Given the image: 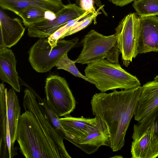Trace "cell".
<instances>
[{"instance_id":"1","label":"cell","mask_w":158,"mask_h":158,"mask_svg":"<svg viewBox=\"0 0 158 158\" xmlns=\"http://www.w3.org/2000/svg\"><path fill=\"white\" fill-rule=\"evenodd\" d=\"M16 140L26 158H71L58 133L29 89L24 90Z\"/></svg>"},{"instance_id":"2","label":"cell","mask_w":158,"mask_h":158,"mask_svg":"<svg viewBox=\"0 0 158 158\" xmlns=\"http://www.w3.org/2000/svg\"><path fill=\"white\" fill-rule=\"evenodd\" d=\"M140 86L120 91L96 93L91 101L93 114L109 139L112 151L121 149L126 134L134 116L140 94Z\"/></svg>"},{"instance_id":"3","label":"cell","mask_w":158,"mask_h":158,"mask_svg":"<svg viewBox=\"0 0 158 158\" xmlns=\"http://www.w3.org/2000/svg\"><path fill=\"white\" fill-rule=\"evenodd\" d=\"M85 74L102 92L117 89H128L141 86L137 78L123 69L119 64L105 59L87 64Z\"/></svg>"},{"instance_id":"4","label":"cell","mask_w":158,"mask_h":158,"mask_svg":"<svg viewBox=\"0 0 158 158\" xmlns=\"http://www.w3.org/2000/svg\"><path fill=\"white\" fill-rule=\"evenodd\" d=\"M81 44L83 48L77 58L74 60L75 63L88 64L105 59L119 64L118 57L121 53L117 47L115 33L105 35L92 29L83 37Z\"/></svg>"},{"instance_id":"5","label":"cell","mask_w":158,"mask_h":158,"mask_svg":"<svg viewBox=\"0 0 158 158\" xmlns=\"http://www.w3.org/2000/svg\"><path fill=\"white\" fill-rule=\"evenodd\" d=\"M79 39L58 40L52 48L48 38L40 39L30 48L29 60L33 68L40 73L50 71L59 60L71 49L79 46Z\"/></svg>"},{"instance_id":"6","label":"cell","mask_w":158,"mask_h":158,"mask_svg":"<svg viewBox=\"0 0 158 158\" xmlns=\"http://www.w3.org/2000/svg\"><path fill=\"white\" fill-rule=\"evenodd\" d=\"M154 109L134 125L131 152L132 158L158 157V133Z\"/></svg>"},{"instance_id":"7","label":"cell","mask_w":158,"mask_h":158,"mask_svg":"<svg viewBox=\"0 0 158 158\" xmlns=\"http://www.w3.org/2000/svg\"><path fill=\"white\" fill-rule=\"evenodd\" d=\"M44 88L46 99L58 117L69 115L74 110L76 101L64 78L50 75L46 79Z\"/></svg>"},{"instance_id":"8","label":"cell","mask_w":158,"mask_h":158,"mask_svg":"<svg viewBox=\"0 0 158 158\" xmlns=\"http://www.w3.org/2000/svg\"><path fill=\"white\" fill-rule=\"evenodd\" d=\"M139 17L135 13L125 16L115 29L117 47L123 64L127 67L137 55V49Z\"/></svg>"},{"instance_id":"9","label":"cell","mask_w":158,"mask_h":158,"mask_svg":"<svg viewBox=\"0 0 158 158\" xmlns=\"http://www.w3.org/2000/svg\"><path fill=\"white\" fill-rule=\"evenodd\" d=\"M86 11L75 3L64 5L52 19L44 20L27 27L30 37L48 38L69 22L82 15Z\"/></svg>"},{"instance_id":"10","label":"cell","mask_w":158,"mask_h":158,"mask_svg":"<svg viewBox=\"0 0 158 158\" xmlns=\"http://www.w3.org/2000/svg\"><path fill=\"white\" fill-rule=\"evenodd\" d=\"M158 52V17H139L137 53Z\"/></svg>"},{"instance_id":"11","label":"cell","mask_w":158,"mask_h":158,"mask_svg":"<svg viewBox=\"0 0 158 158\" xmlns=\"http://www.w3.org/2000/svg\"><path fill=\"white\" fill-rule=\"evenodd\" d=\"M61 125L66 132L68 141L76 146L96 127V118L72 117L70 115L59 118Z\"/></svg>"},{"instance_id":"12","label":"cell","mask_w":158,"mask_h":158,"mask_svg":"<svg viewBox=\"0 0 158 158\" xmlns=\"http://www.w3.org/2000/svg\"><path fill=\"white\" fill-rule=\"evenodd\" d=\"M7 89L3 83L0 85V158H12L18 153L12 146L7 115Z\"/></svg>"},{"instance_id":"13","label":"cell","mask_w":158,"mask_h":158,"mask_svg":"<svg viewBox=\"0 0 158 158\" xmlns=\"http://www.w3.org/2000/svg\"><path fill=\"white\" fill-rule=\"evenodd\" d=\"M0 23V48H9L20 40L24 34L25 28L19 18H11L1 9Z\"/></svg>"},{"instance_id":"14","label":"cell","mask_w":158,"mask_h":158,"mask_svg":"<svg viewBox=\"0 0 158 158\" xmlns=\"http://www.w3.org/2000/svg\"><path fill=\"white\" fill-rule=\"evenodd\" d=\"M64 5L61 0H0V6L2 9L11 11L17 15L23 9L31 7L56 14Z\"/></svg>"},{"instance_id":"15","label":"cell","mask_w":158,"mask_h":158,"mask_svg":"<svg viewBox=\"0 0 158 158\" xmlns=\"http://www.w3.org/2000/svg\"><path fill=\"white\" fill-rule=\"evenodd\" d=\"M158 106V82L153 81L141 87L134 114L135 120L138 121Z\"/></svg>"},{"instance_id":"16","label":"cell","mask_w":158,"mask_h":158,"mask_svg":"<svg viewBox=\"0 0 158 158\" xmlns=\"http://www.w3.org/2000/svg\"><path fill=\"white\" fill-rule=\"evenodd\" d=\"M16 60L12 51L7 48H0V78L8 83L15 91L20 92V86L16 69Z\"/></svg>"},{"instance_id":"17","label":"cell","mask_w":158,"mask_h":158,"mask_svg":"<svg viewBox=\"0 0 158 158\" xmlns=\"http://www.w3.org/2000/svg\"><path fill=\"white\" fill-rule=\"evenodd\" d=\"M15 90L9 89L7 92V115L11 145H14L16 139L18 124L21 115V108L19 100Z\"/></svg>"},{"instance_id":"18","label":"cell","mask_w":158,"mask_h":158,"mask_svg":"<svg viewBox=\"0 0 158 158\" xmlns=\"http://www.w3.org/2000/svg\"><path fill=\"white\" fill-rule=\"evenodd\" d=\"M102 146H109V139L98 122L95 128L76 146L86 153L90 155L95 152Z\"/></svg>"},{"instance_id":"19","label":"cell","mask_w":158,"mask_h":158,"mask_svg":"<svg viewBox=\"0 0 158 158\" xmlns=\"http://www.w3.org/2000/svg\"><path fill=\"white\" fill-rule=\"evenodd\" d=\"M51 13L39 7H31L23 9L17 15L22 18L23 24L27 27L45 19H48Z\"/></svg>"},{"instance_id":"20","label":"cell","mask_w":158,"mask_h":158,"mask_svg":"<svg viewBox=\"0 0 158 158\" xmlns=\"http://www.w3.org/2000/svg\"><path fill=\"white\" fill-rule=\"evenodd\" d=\"M29 89L36 97L39 106L42 108L55 129L64 139L68 140V138L65 131L62 127L59 121V117L56 114L48 104L45 98L42 99L35 91Z\"/></svg>"},{"instance_id":"21","label":"cell","mask_w":158,"mask_h":158,"mask_svg":"<svg viewBox=\"0 0 158 158\" xmlns=\"http://www.w3.org/2000/svg\"><path fill=\"white\" fill-rule=\"evenodd\" d=\"M132 6L139 17L158 15V0H135Z\"/></svg>"},{"instance_id":"22","label":"cell","mask_w":158,"mask_h":158,"mask_svg":"<svg viewBox=\"0 0 158 158\" xmlns=\"http://www.w3.org/2000/svg\"><path fill=\"white\" fill-rule=\"evenodd\" d=\"M67 53L64 54L57 61L55 66L57 69H63L66 71L73 76L81 78L89 83L94 84L93 81L82 74L78 70L75 65L74 60L69 59Z\"/></svg>"},{"instance_id":"23","label":"cell","mask_w":158,"mask_h":158,"mask_svg":"<svg viewBox=\"0 0 158 158\" xmlns=\"http://www.w3.org/2000/svg\"><path fill=\"white\" fill-rule=\"evenodd\" d=\"M92 13L89 11H86L81 16L75 19L69 21L61 27L53 34L48 38V40L52 48L56 46L57 42L69 31L70 27L81 19H82Z\"/></svg>"},{"instance_id":"24","label":"cell","mask_w":158,"mask_h":158,"mask_svg":"<svg viewBox=\"0 0 158 158\" xmlns=\"http://www.w3.org/2000/svg\"><path fill=\"white\" fill-rule=\"evenodd\" d=\"M100 10H101V9L99 8L96 13L91 14L81 20L77 22L70 27L60 40L81 31L91 24L93 20L95 21L97 16L101 13V12H100Z\"/></svg>"},{"instance_id":"25","label":"cell","mask_w":158,"mask_h":158,"mask_svg":"<svg viewBox=\"0 0 158 158\" xmlns=\"http://www.w3.org/2000/svg\"><path fill=\"white\" fill-rule=\"evenodd\" d=\"M93 0H81L79 6L86 11H89L93 14L97 12L94 6Z\"/></svg>"},{"instance_id":"26","label":"cell","mask_w":158,"mask_h":158,"mask_svg":"<svg viewBox=\"0 0 158 158\" xmlns=\"http://www.w3.org/2000/svg\"><path fill=\"white\" fill-rule=\"evenodd\" d=\"M135 0H109L116 6L122 7L133 2Z\"/></svg>"},{"instance_id":"27","label":"cell","mask_w":158,"mask_h":158,"mask_svg":"<svg viewBox=\"0 0 158 158\" xmlns=\"http://www.w3.org/2000/svg\"><path fill=\"white\" fill-rule=\"evenodd\" d=\"M81 0H75V2L76 4L79 6L80 2L81 1ZM93 0L94 2V3H95L98 7L101 9V10L102 11V12L104 14V15L105 16H107V14L103 8V6L104 5L102 4V2L101 1V0Z\"/></svg>"},{"instance_id":"28","label":"cell","mask_w":158,"mask_h":158,"mask_svg":"<svg viewBox=\"0 0 158 158\" xmlns=\"http://www.w3.org/2000/svg\"><path fill=\"white\" fill-rule=\"evenodd\" d=\"M155 111L154 123L158 133V106L154 109Z\"/></svg>"},{"instance_id":"29","label":"cell","mask_w":158,"mask_h":158,"mask_svg":"<svg viewBox=\"0 0 158 158\" xmlns=\"http://www.w3.org/2000/svg\"><path fill=\"white\" fill-rule=\"evenodd\" d=\"M153 81L156 82H158V76H157L154 77Z\"/></svg>"}]
</instances>
